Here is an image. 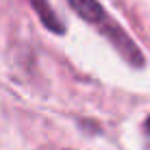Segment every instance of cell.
<instances>
[{"label": "cell", "instance_id": "obj_3", "mask_svg": "<svg viewBox=\"0 0 150 150\" xmlns=\"http://www.w3.org/2000/svg\"><path fill=\"white\" fill-rule=\"evenodd\" d=\"M146 131H148V137H150V117H148V124H146Z\"/></svg>", "mask_w": 150, "mask_h": 150}, {"label": "cell", "instance_id": "obj_4", "mask_svg": "<svg viewBox=\"0 0 150 150\" xmlns=\"http://www.w3.org/2000/svg\"><path fill=\"white\" fill-rule=\"evenodd\" d=\"M50 150H52V148H50Z\"/></svg>", "mask_w": 150, "mask_h": 150}, {"label": "cell", "instance_id": "obj_1", "mask_svg": "<svg viewBox=\"0 0 150 150\" xmlns=\"http://www.w3.org/2000/svg\"><path fill=\"white\" fill-rule=\"evenodd\" d=\"M68 4L79 13V18H83L87 24H91L94 28H98L107 39L122 52V57L133 65H144V54L137 48V44L124 33V28L117 22H113L111 15L96 2V0H68Z\"/></svg>", "mask_w": 150, "mask_h": 150}, {"label": "cell", "instance_id": "obj_2", "mask_svg": "<svg viewBox=\"0 0 150 150\" xmlns=\"http://www.w3.org/2000/svg\"><path fill=\"white\" fill-rule=\"evenodd\" d=\"M30 4H33V9L39 13L41 22H44L48 28H52L54 33H63V24L59 22V18L54 15V11L50 9V4L46 2V0H30Z\"/></svg>", "mask_w": 150, "mask_h": 150}]
</instances>
